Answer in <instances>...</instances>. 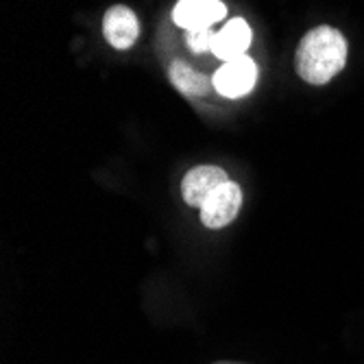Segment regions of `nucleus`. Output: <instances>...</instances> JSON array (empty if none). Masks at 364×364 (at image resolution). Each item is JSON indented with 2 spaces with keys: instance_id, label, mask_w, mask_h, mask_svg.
<instances>
[{
  "instance_id": "8",
  "label": "nucleus",
  "mask_w": 364,
  "mask_h": 364,
  "mask_svg": "<svg viewBox=\"0 0 364 364\" xmlns=\"http://www.w3.org/2000/svg\"><path fill=\"white\" fill-rule=\"evenodd\" d=\"M168 81L175 90H179L186 98H205L214 87V81L194 70L183 59H175L168 65Z\"/></svg>"
},
{
  "instance_id": "2",
  "label": "nucleus",
  "mask_w": 364,
  "mask_h": 364,
  "mask_svg": "<svg viewBox=\"0 0 364 364\" xmlns=\"http://www.w3.org/2000/svg\"><path fill=\"white\" fill-rule=\"evenodd\" d=\"M212 81L214 90L225 98L247 96L257 83V63L249 55L225 61L212 77Z\"/></svg>"
},
{
  "instance_id": "10",
  "label": "nucleus",
  "mask_w": 364,
  "mask_h": 364,
  "mask_svg": "<svg viewBox=\"0 0 364 364\" xmlns=\"http://www.w3.org/2000/svg\"><path fill=\"white\" fill-rule=\"evenodd\" d=\"M214 364H245V362H229V360H220V362H214Z\"/></svg>"
},
{
  "instance_id": "5",
  "label": "nucleus",
  "mask_w": 364,
  "mask_h": 364,
  "mask_svg": "<svg viewBox=\"0 0 364 364\" xmlns=\"http://www.w3.org/2000/svg\"><path fill=\"white\" fill-rule=\"evenodd\" d=\"M103 36L116 50H129L140 38V20L127 5H114L103 18Z\"/></svg>"
},
{
  "instance_id": "7",
  "label": "nucleus",
  "mask_w": 364,
  "mask_h": 364,
  "mask_svg": "<svg viewBox=\"0 0 364 364\" xmlns=\"http://www.w3.org/2000/svg\"><path fill=\"white\" fill-rule=\"evenodd\" d=\"M251 26L247 24V20L242 18H234L229 20L220 31H216V36L212 40V55L220 61H231L236 57L247 55L249 46H251Z\"/></svg>"
},
{
  "instance_id": "9",
  "label": "nucleus",
  "mask_w": 364,
  "mask_h": 364,
  "mask_svg": "<svg viewBox=\"0 0 364 364\" xmlns=\"http://www.w3.org/2000/svg\"><path fill=\"white\" fill-rule=\"evenodd\" d=\"M216 33L212 31V26H203V28H192L186 31V44L194 55H203L208 50H212V40Z\"/></svg>"
},
{
  "instance_id": "4",
  "label": "nucleus",
  "mask_w": 364,
  "mask_h": 364,
  "mask_svg": "<svg viewBox=\"0 0 364 364\" xmlns=\"http://www.w3.org/2000/svg\"><path fill=\"white\" fill-rule=\"evenodd\" d=\"M227 181H229V177L220 166H214V164H201V166H194L192 171L186 173L183 181H181V196L190 208L201 210V205L208 201V196Z\"/></svg>"
},
{
  "instance_id": "1",
  "label": "nucleus",
  "mask_w": 364,
  "mask_h": 364,
  "mask_svg": "<svg viewBox=\"0 0 364 364\" xmlns=\"http://www.w3.org/2000/svg\"><path fill=\"white\" fill-rule=\"evenodd\" d=\"M347 53V40L338 28L327 24L314 26L301 38L296 48V73L310 85H325L345 70Z\"/></svg>"
},
{
  "instance_id": "3",
  "label": "nucleus",
  "mask_w": 364,
  "mask_h": 364,
  "mask_svg": "<svg viewBox=\"0 0 364 364\" xmlns=\"http://www.w3.org/2000/svg\"><path fill=\"white\" fill-rule=\"evenodd\" d=\"M242 208V188L236 181H227L216 188L201 205V223L208 229H223L236 220Z\"/></svg>"
},
{
  "instance_id": "6",
  "label": "nucleus",
  "mask_w": 364,
  "mask_h": 364,
  "mask_svg": "<svg viewBox=\"0 0 364 364\" xmlns=\"http://www.w3.org/2000/svg\"><path fill=\"white\" fill-rule=\"evenodd\" d=\"M225 16L227 7L220 0H179L173 9V20L183 31L212 26Z\"/></svg>"
}]
</instances>
